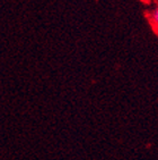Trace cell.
Returning a JSON list of instances; mask_svg holds the SVG:
<instances>
[{
  "instance_id": "6da1fadb",
  "label": "cell",
  "mask_w": 158,
  "mask_h": 160,
  "mask_svg": "<svg viewBox=\"0 0 158 160\" xmlns=\"http://www.w3.org/2000/svg\"><path fill=\"white\" fill-rule=\"evenodd\" d=\"M151 19L154 21V23H155V24L158 25V9H156L155 12H152V14H151Z\"/></svg>"
}]
</instances>
